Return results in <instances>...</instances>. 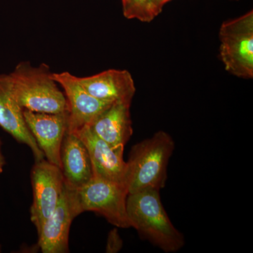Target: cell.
<instances>
[{
  "instance_id": "1",
  "label": "cell",
  "mask_w": 253,
  "mask_h": 253,
  "mask_svg": "<svg viewBox=\"0 0 253 253\" xmlns=\"http://www.w3.org/2000/svg\"><path fill=\"white\" fill-rule=\"evenodd\" d=\"M126 209L130 227L154 246L166 253L177 252L184 247V236L165 211L160 190L147 188L128 194Z\"/></svg>"
},
{
  "instance_id": "2",
  "label": "cell",
  "mask_w": 253,
  "mask_h": 253,
  "mask_svg": "<svg viewBox=\"0 0 253 253\" xmlns=\"http://www.w3.org/2000/svg\"><path fill=\"white\" fill-rule=\"evenodd\" d=\"M8 77L15 101L23 110L45 113L68 112L66 96L46 63L36 67L28 61H23L18 63Z\"/></svg>"
},
{
  "instance_id": "3",
  "label": "cell",
  "mask_w": 253,
  "mask_h": 253,
  "mask_svg": "<svg viewBox=\"0 0 253 253\" xmlns=\"http://www.w3.org/2000/svg\"><path fill=\"white\" fill-rule=\"evenodd\" d=\"M174 149L172 136L164 131L134 145L126 162V184L129 194L147 188L163 189Z\"/></svg>"
},
{
  "instance_id": "4",
  "label": "cell",
  "mask_w": 253,
  "mask_h": 253,
  "mask_svg": "<svg viewBox=\"0 0 253 253\" xmlns=\"http://www.w3.org/2000/svg\"><path fill=\"white\" fill-rule=\"evenodd\" d=\"M128 194L127 187L123 183L94 176L84 185L74 189L80 214L97 213L116 227L123 229L130 227L126 209Z\"/></svg>"
},
{
  "instance_id": "5",
  "label": "cell",
  "mask_w": 253,
  "mask_h": 253,
  "mask_svg": "<svg viewBox=\"0 0 253 253\" xmlns=\"http://www.w3.org/2000/svg\"><path fill=\"white\" fill-rule=\"evenodd\" d=\"M220 57L226 71L236 77H253V11L222 23Z\"/></svg>"
},
{
  "instance_id": "6",
  "label": "cell",
  "mask_w": 253,
  "mask_h": 253,
  "mask_svg": "<svg viewBox=\"0 0 253 253\" xmlns=\"http://www.w3.org/2000/svg\"><path fill=\"white\" fill-rule=\"evenodd\" d=\"M31 179L33 193L31 220L38 232L59 204L65 181L61 168L45 159L36 161Z\"/></svg>"
},
{
  "instance_id": "7",
  "label": "cell",
  "mask_w": 253,
  "mask_h": 253,
  "mask_svg": "<svg viewBox=\"0 0 253 253\" xmlns=\"http://www.w3.org/2000/svg\"><path fill=\"white\" fill-rule=\"evenodd\" d=\"M74 189L65 183L59 204L38 231V247L43 253H69L70 229L80 215Z\"/></svg>"
},
{
  "instance_id": "8",
  "label": "cell",
  "mask_w": 253,
  "mask_h": 253,
  "mask_svg": "<svg viewBox=\"0 0 253 253\" xmlns=\"http://www.w3.org/2000/svg\"><path fill=\"white\" fill-rule=\"evenodd\" d=\"M55 81L64 91L68 106V131L75 132L89 126L113 103L101 101L82 86L77 76L69 72L52 73Z\"/></svg>"
},
{
  "instance_id": "9",
  "label": "cell",
  "mask_w": 253,
  "mask_h": 253,
  "mask_svg": "<svg viewBox=\"0 0 253 253\" xmlns=\"http://www.w3.org/2000/svg\"><path fill=\"white\" fill-rule=\"evenodd\" d=\"M23 118L46 161L61 168L60 153L68 129V112L45 113L23 110Z\"/></svg>"
},
{
  "instance_id": "10",
  "label": "cell",
  "mask_w": 253,
  "mask_h": 253,
  "mask_svg": "<svg viewBox=\"0 0 253 253\" xmlns=\"http://www.w3.org/2000/svg\"><path fill=\"white\" fill-rule=\"evenodd\" d=\"M73 133L79 136L87 149L93 176L126 184V162L123 158L124 149L110 146L94 134L89 126Z\"/></svg>"
},
{
  "instance_id": "11",
  "label": "cell",
  "mask_w": 253,
  "mask_h": 253,
  "mask_svg": "<svg viewBox=\"0 0 253 253\" xmlns=\"http://www.w3.org/2000/svg\"><path fill=\"white\" fill-rule=\"evenodd\" d=\"M0 126L20 144H26L36 161L44 159L23 118V110L15 101L10 87L8 74H0Z\"/></svg>"
},
{
  "instance_id": "12",
  "label": "cell",
  "mask_w": 253,
  "mask_h": 253,
  "mask_svg": "<svg viewBox=\"0 0 253 253\" xmlns=\"http://www.w3.org/2000/svg\"><path fill=\"white\" fill-rule=\"evenodd\" d=\"M78 81L89 94L101 101L131 104L135 94L134 80L126 70L109 69L89 77H78Z\"/></svg>"
},
{
  "instance_id": "13",
  "label": "cell",
  "mask_w": 253,
  "mask_h": 253,
  "mask_svg": "<svg viewBox=\"0 0 253 253\" xmlns=\"http://www.w3.org/2000/svg\"><path fill=\"white\" fill-rule=\"evenodd\" d=\"M60 158L65 183L72 189L81 187L93 177L89 152L75 133L66 131L61 145Z\"/></svg>"
},
{
  "instance_id": "14",
  "label": "cell",
  "mask_w": 253,
  "mask_h": 253,
  "mask_svg": "<svg viewBox=\"0 0 253 253\" xmlns=\"http://www.w3.org/2000/svg\"><path fill=\"white\" fill-rule=\"evenodd\" d=\"M131 103L114 102L93 121L89 127L113 148H122L133 134Z\"/></svg>"
},
{
  "instance_id": "15",
  "label": "cell",
  "mask_w": 253,
  "mask_h": 253,
  "mask_svg": "<svg viewBox=\"0 0 253 253\" xmlns=\"http://www.w3.org/2000/svg\"><path fill=\"white\" fill-rule=\"evenodd\" d=\"M123 15L127 19L149 23L161 14L154 0H122Z\"/></svg>"
},
{
  "instance_id": "16",
  "label": "cell",
  "mask_w": 253,
  "mask_h": 253,
  "mask_svg": "<svg viewBox=\"0 0 253 253\" xmlns=\"http://www.w3.org/2000/svg\"><path fill=\"white\" fill-rule=\"evenodd\" d=\"M123 246V240L119 235L117 229H113L110 231L108 236L107 244H106V252L116 253L122 249Z\"/></svg>"
},
{
  "instance_id": "17",
  "label": "cell",
  "mask_w": 253,
  "mask_h": 253,
  "mask_svg": "<svg viewBox=\"0 0 253 253\" xmlns=\"http://www.w3.org/2000/svg\"><path fill=\"white\" fill-rule=\"evenodd\" d=\"M1 146H2V142L0 140V174L4 171V168L5 165H6V160H5L4 155L2 154Z\"/></svg>"
},
{
  "instance_id": "18",
  "label": "cell",
  "mask_w": 253,
  "mask_h": 253,
  "mask_svg": "<svg viewBox=\"0 0 253 253\" xmlns=\"http://www.w3.org/2000/svg\"><path fill=\"white\" fill-rule=\"evenodd\" d=\"M169 1H171V0H154L155 5H156V7L161 12L162 11L164 5Z\"/></svg>"
},
{
  "instance_id": "19",
  "label": "cell",
  "mask_w": 253,
  "mask_h": 253,
  "mask_svg": "<svg viewBox=\"0 0 253 253\" xmlns=\"http://www.w3.org/2000/svg\"><path fill=\"white\" fill-rule=\"evenodd\" d=\"M1 252V245H0V253Z\"/></svg>"
}]
</instances>
